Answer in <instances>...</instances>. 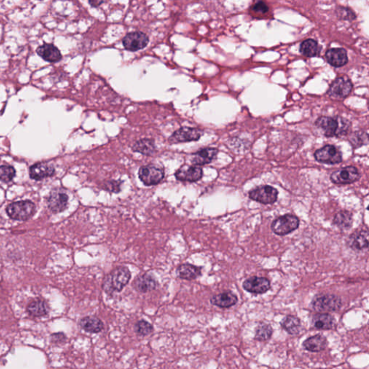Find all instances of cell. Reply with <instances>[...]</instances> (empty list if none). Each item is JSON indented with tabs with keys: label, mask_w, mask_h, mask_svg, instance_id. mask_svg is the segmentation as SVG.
<instances>
[{
	"label": "cell",
	"mask_w": 369,
	"mask_h": 369,
	"mask_svg": "<svg viewBox=\"0 0 369 369\" xmlns=\"http://www.w3.org/2000/svg\"><path fill=\"white\" fill-rule=\"evenodd\" d=\"M316 126L322 131L324 135L327 137H339L347 134L351 124L346 119L340 117L334 118L323 116L317 119Z\"/></svg>",
	"instance_id": "obj_1"
},
{
	"label": "cell",
	"mask_w": 369,
	"mask_h": 369,
	"mask_svg": "<svg viewBox=\"0 0 369 369\" xmlns=\"http://www.w3.org/2000/svg\"><path fill=\"white\" fill-rule=\"evenodd\" d=\"M130 270L126 267H119L107 275L103 283V289L108 294L116 291L120 292L130 281Z\"/></svg>",
	"instance_id": "obj_2"
},
{
	"label": "cell",
	"mask_w": 369,
	"mask_h": 369,
	"mask_svg": "<svg viewBox=\"0 0 369 369\" xmlns=\"http://www.w3.org/2000/svg\"><path fill=\"white\" fill-rule=\"evenodd\" d=\"M299 223V219L296 216L286 214L275 219L272 222L271 229L277 235H286L297 229Z\"/></svg>",
	"instance_id": "obj_3"
},
{
	"label": "cell",
	"mask_w": 369,
	"mask_h": 369,
	"mask_svg": "<svg viewBox=\"0 0 369 369\" xmlns=\"http://www.w3.org/2000/svg\"><path fill=\"white\" fill-rule=\"evenodd\" d=\"M35 212V205L30 201H18L11 203L7 208L10 218L15 220H27Z\"/></svg>",
	"instance_id": "obj_4"
},
{
	"label": "cell",
	"mask_w": 369,
	"mask_h": 369,
	"mask_svg": "<svg viewBox=\"0 0 369 369\" xmlns=\"http://www.w3.org/2000/svg\"><path fill=\"white\" fill-rule=\"evenodd\" d=\"M139 177L141 182L145 186H156L163 180L165 171L162 167L157 165H145L139 169Z\"/></svg>",
	"instance_id": "obj_5"
},
{
	"label": "cell",
	"mask_w": 369,
	"mask_h": 369,
	"mask_svg": "<svg viewBox=\"0 0 369 369\" xmlns=\"http://www.w3.org/2000/svg\"><path fill=\"white\" fill-rule=\"evenodd\" d=\"M341 299L333 294L320 295L312 301V308L318 312L337 311L341 308Z\"/></svg>",
	"instance_id": "obj_6"
},
{
	"label": "cell",
	"mask_w": 369,
	"mask_h": 369,
	"mask_svg": "<svg viewBox=\"0 0 369 369\" xmlns=\"http://www.w3.org/2000/svg\"><path fill=\"white\" fill-rule=\"evenodd\" d=\"M278 196L279 191L270 186H260L249 193L251 199L265 205L276 202Z\"/></svg>",
	"instance_id": "obj_7"
},
{
	"label": "cell",
	"mask_w": 369,
	"mask_h": 369,
	"mask_svg": "<svg viewBox=\"0 0 369 369\" xmlns=\"http://www.w3.org/2000/svg\"><path fill=\"white\" fill-rule=\"evenodd\" d=\"M315 158L320 163L335 165L343 161L342 153L337 147L332 145H326L317 150Z\"/></svg>",
	"instance_id": "obj_8"
},
{
	"label": "cell",
	"mask_w": 369,
	"mask_h": 369,
	"mask_svg": "<svg viewBox=\"0 0 369 369\" xmlns=\"http://www.w3.org/2000/svg\"><path fill=\"white\" fill-rule=\"evenodd\" d=\"M353 88L351 81L346 76L337 77L331 84L327 94L335 99H344L349 96Z\"/></svg>",
	"instance_id": "obj_9"
},
{
	"label": "cell",
	"mask_w": 369,
	"mask_h": 369,
	"mask_svg": "<svg viewBox=\"0 0 369 369\" xmlns=\"http://www.w3.org/2000/svg\"><path fill=\"white\" fill-rule=\"evenodd\" d=\"M149 37L144 33L136 31L128 34L124 38L122 43L127 51L134 52L144 49L149 44Z\"/></svg>",
	"instance_id": "obj_10"
},
{
	"label": "cell",
	"mask_w": 369,
	"mask_h": 369,
	"mask_svg": "<svg viewBox=\"0 0 369 369\" xmlns=\"http://www.w3.org/2000/svg\"><path fill=\"white\" fill-rule=\"evenodd\" d=\"M360 175L356 167L348 166L332 172L330 180L334 184H351L359 180Z\"/></svg>",
	"instance_id": "obj_11"
},
{
	"label": "cell",
	"mask_w": 369,
	"mask_h": 369,
	"mask_svg": "<svg viewBox=\"0 0 369 369\" xmlns=\"http://www.w3.org/2000/svg\"><path fill=\"white\" fill-rule=\"evenodd\" d=\"M203 132L196 128L182 127L175 131L169 138L170 144L189 142V141L199 140L203 135Z\"/></svg>",
	"instance_id": "obj_12"
},
{
	"label": "cell",
	"mask_w": 369,
	"mask_h": 369,
	"mask_svg": "<svg viewBox=\"0 0 369 369\" xmlns=\"http://www.w3.org/2000/svg\"><path fill=\"white\" fill-rule=\"evenodd\" d=\"M203 170L196 165H183L175 173V178L182 182H195L201 180L203 177Z\"/></svg>",
	"instance_id": "obj_13"
},
{
	"label": "cell",
	"mask_w": 369,
	"mask_h": 369,
	"mask_svg": "<svg viewBox=\"0 0 369 369\" xmlns=\"http://www.w3.org/2000/svg\"><path fill=\"white\" fill-rule=\"evenodd\" d=\"M68 195L62 189H53L48 199L49 209L54 213L62 212L66 209L68 205Z\"/></svg>",
	"instance_id": "obj_14"
},
{
	"label": "cell",
	"mask_w": 369,
	"mask_h": 369,
	"mask_svg": "<svg viewBox=\"0 0 369 369\" xmlns=\"http://www.w3.org/2000/svg\"><path fill=\"white\" fill-rule=\"evenodd\" d=\"M244 290L255 294H262L270 289V282L266 278L253 276L246 279L242 284Z\"/></svg>",
	"instance_id": "obj_15"
},
{
	"label": "cell",
	"mask_w": 369,
	"mask_h": 369,
	"mask_svg": "<svg viewBox=\"0 0 369 369\" xmlns=\"http://www.w3.org/2000/svg\"><path fill=\"white\" fill-rule=\"evenodd\" d=\"M133 287L136 291L140 293H147L155 290L158 286V283L153 275L150 274H143L135 278L132 283Z\"/></svg>",
	"instance_id": "obj_16"
},
{
	"label": "cell",
	"mask_w": 369,
	"mask_h": 369,
	"mask_svg": "<svg viewBox=\"0 0 369 369\" xmlns=\"http://www.w3.org/2000/svg\"><path fill=\"white\" fill-rule=\"evenodd\" d=\"M348 247L355 251H361L368 248V229H362L355 232L348 238Z\"/></svg>",
	"instance_id": "obj_17"
},
{
	"label": "cell",
	"mask_w": 369,
	"mask_h": 369,
	"mask_svg": "<svg viewBox=\"0 0 369 369\" xmlns=\"http://www.w3.org/2000/svg\"><path fill=\"white\" fill-rule=\"evenodd\" d=\"M218 152V149L215 148H205L199 150L192 155L191 163L196 166L211 163L217 158Z\"/></svg>",
	"instance_id": "obj_18"
},
{
	"label": "cell",
	"mask_w": 369,
	"mask_h": 369,
	"mask_svg": "<svg viewBox=\"0 0 369 369\" xmlns=\"http://www.w3.org/2000/svg\"><path fill=\"white\" fill-rule=\"evenodd\" d=\"M325 56L327 62L334 67L345 66L348 62L347 51L342 48L328 50Z\"/></svg>",
	"instance_id": "obj_19"
},
{
	"label": "cell",
	"mask_w": 369,
	"mask_h": 369,
	"mask_svg": "<svg viewBox=\"0 0 369 369\" xmlns=\"http://www.w3.org/2000/svg\"><path fill=\"white\" fill-rule=\"evenodd\" d=\"M238 299L237 296L231 291L221 293L212 296L211 303L214 306L220 308H229L234 306L237 303Z\"/></svg>",
	"instance_id": "obj_20"
},
{
	"label": "cell",
	"mask_w": 369,
	"mask_h": 369,
	"mask_svg": "<svg viewBox=\"0 0 369 369\" xmlns=\"http://www.w3.org/2000/svg\"><path fill=\"white\" fill-rule=\"evenodd\" d=\"M202 268L186 263L180 265L176 270L177 276L184 280L191 281L197 279L201 275Z\"/></svg>",
	"instance_id": "obj_21"
},
{
	"label": "cell",
	"mask_w": 369,
	"mask_h": 369,
	"mask_svg": "<svg viewBox=\"0 0 369 369\" xmlns=\"http://www.w3.org/2000/svg\"><path fill=\"white\" fill-rule=\"evenodd\" d=\"M38 54L46 62H57L62 58V53L54 45L46 44L38 48Z\"/></svg>",
	"instance_id": "obj_22"
},
{
	"label": "cell",
	"mask_w": 369,
	"mask_h": 369,
	"mask_svg": "<svg viewBox=\"0 0 369 369\" xmlns=\"http://www.w3.org/2000/svg\"><path fill=\"white\" fill-rule=\"evenodd\" d=\"M55 172L54 167L47 163H37L30 168V176L34 180H42L51 177Z\"/></svg>",
	"instance_id": "obj_23"
},
{
	"label": "cell",
	"mask_w": 369,
	"mask_h": 369,
	"mask_svg": "<svg viewBox=\"0 0 369 369\" xmlns=\"http://www.w3.org/2000/svg\"><path fill=\"white\" fill-rule=\"evenodd\" d=\"M314 327L318 330H333L336 327L335 320L328 314H317L312 319Z\"/></svg>",
	"instance_id": "obj_24"
},
{
	"label": "cell",
	"mask_w": 369,
	"mask_h": 369,
	"mask_svg": "<svg viewBox=\"0 0 369 369\" xmlns=\"http://www.w3.org/2000/svg\"><path fill=\"white\" fill-rule=\"evenodd\" d=\"M132 150L148 157L153 156L157 151L154 140L149 139H143L136 141L132 146Z\"/></svg>",
	"instance_id": "obj_25"
},
{
	"label": "cell",
	"mask_w": 369,
	"mask_h": 369,
	"mask_svg": "<svg viewBox=\"0 0 369 369\" xmlns=\"http://www.w3.org/2000/svg\"><path fill=\"white\" fill-rule=\"evenodd\" d=\"M79 325L84 331L90 333H98L104 328L103 322L96 317H84L81 320Z\"/></svg>",
	"instance_id": "obj_26"
},
{
	"label": "cell",
	"mask_w": 369,
	"mask_h": 369,
	"mask_svg": "<svg viewBox=\"0 0 369 369\" xmlns=\"http://www.w3.org/2000/svg\"><path fill=\"white\" fill-rule=\"evenodd\" d=\"M327 346V341L324 336L317 335L310 337L303 343L305 349L311 352H320L325 350Z\"/></svg>",
	"instance_id": "obj_27"
},
{
	"label": "cell",
	"mask_w": 369,
	"mask_h": 369,
	"mask_svg": "<svg viewBox=\"0 0 369 369\" xmlns=\"http://www.w3.org/2000/svg\"><path fill=\"white\" fill-rule=\"evenodd\" d=\"M321 47L315 40L308 39L303 41L300 46V51L308 57H315L320 53Z\"/></svg>",
	"instance_id": "obj_28"
},
{
	"label": "cell",
	"mask_w": 369,
	"mask_h": 369,
	"mask_svg": "<svg viewBox=\"0 0 369 369\" xmlns=\"http://www.w3.org/2000/svg\"><path fill=\"white\" fill-rule=\"evenodd\" d=\"M282 327L291 334H298L302 330L299 318L294 316H287L282 322Z\"/></svg>",
	"instance_id": "obj_29"
},
{
	"label": "cell",
	"mask_w": 369,
	"mask_h": 369,
	"mask_svg": "<svg viewBox=\"0 0 369 369\" xmlns=\"http://www.w3.org/2000/svg\"><path fill=\"white\" fill-rule=\"evenodd\" d=\"M333 224L340 229H349L353 224V215L350 211H340L334 216Z\"/></svg>",
	"instance_id": "obj_30"
},
{
	"label": "cell",
	"mask_w": 369,
	"mask_h": 369,
	"mask_svg": "<svg viewBox=\"0 0 369 369\" xmlns=\"http://www.w3.org/2000/svg\"><path fill=\"white\" fill-rule=\"evenodd\" d=\"M49 311L47 304L42 300H36L32 301L27 306V312L34 317H42L46 315Z\"/></svg>",
	"instance_id": "obj_31"
},
{
	"label": "cell",
	"mask_w": 369,
	"mask_h": 369,
	"mask_svg": "<svg viewBox=\"0 0 369 369\" xmlns=\"http://www.w3.org/2000/svg\"><path fill=\"white\" fill-rule=\"evenodd\" d=\"M272 327L268 324L261 323L256 328L255 339L260 341H267L271 337Z\"/></svg>",
	"instance_id": "obj_32"
},
{
	"label": "cell",
	"mask_w": 369,
	"mask_h": 369,
	"mask_svg": "<svg viewBox=\"0 0 369 369\" xmlns=\"http://www.w3.org/2000/svg\"><path fill=\"white\" fill-rule=\"evenodd\" d=\"M349 141L353 147H360V146L368 144V134L362 132L353 133L350 136Z\"/></svg>",
	"instance_id": "obj_33"
},
{
	"label": "cell",
	"mask_w": 369,
	"mask_h": 369,
	"mask_svg": "<svg viewBox=\"0 0 369 369\" xmlns=\"http://www.w3.org/2000/svg\"><path fill=\"white\" fill-rule=\"evenodd\" d=\"M135 332L139 335L146 336L149 335L153 332V326L146 322L145 320H139L135 324L134 326Z\"/></svg>",
	"instance_id": "obj_34"
},
{
	"label": "cell",
	"mask_w": 369,
	"mask_h": 369,
	"mask_svg": "<svg viewBox=\"0 0 369 369\" xmlns=\"http://www.w3.org/2000/svg\"><path fill=\"white\" fill-rule=\"evenodd\" d=\"M15 176V170L9 165L0 166V180L4 182H10Z\"/></svg>",
	"instance_id": "obj_35"
},
{
	"label": "cell",
	"mask_w": 369,
	"mask_h": 369,
	"mask_svg": "<svg viewBox=\"0 0 369 369\" xmlns=\"http://www.w3.org/2000/svg\"><path fill=\"white\" fill-rule=\"evenodd\" d=\"M122 181L118 180H108L103 182L102 184V189L114 194H118L121 188Z\"/></svg>",
	"instance_id": "obj_36"
},
{
	"label": "cell",
	"mask_w": 369,
	"mask_h": 369,
	"mask_svg": "<svg viewBox=\"0 0 369 369\" xmlns=\"http://www.w3.org/2000/svg\"><path fill=\"white\" fill-rule=\"evenodd\" d=\"M336 13H337V16L341 20H350V21H351V20H355L356 18L355 13L348 8L339 7V8H337V10H336Z\"/></svg>",
	"instance_id": "obj_37"
},
{
	"label": "cell",
	"mask_w": 369,
	"mask_h": 369,
	"mask_svg": "<svg viewBox=\"0 0 369 369\" xmlns=\"http://www.w3.org/2000/svg\"><path fill=\"white\" fill-rule=\"evenodd\" d=\"M253 10H254L255 13L264 14L268 11L269 8L268 5L263 2H258L256 4L253 5Z\"/></svg>",
	"instance_id": "obj_38"
},
{
	"label": "cell",
	"mask_w": 369,
	"mask_h": 369,
	"mask_svg": "<svg viewBox=\"0 0 369 369\" xmlns=\"http://www.w3.org/2000/svg\"><path fill=\"white\" fill-rule=\"evenodd\" d=\"M65 340V334L58 333L54 334L53 335V341H56V342H60V341H63Z\"/></svg>",
	"instance_id": "obj_39"
},
{
	"label": "cell",
	"mask_w": 369,
	"mask_h": 369,
	"mask_svg": "<svg viewBox=\"0 0 369 369\" xmlns=\"http://www.w3.org/2000/svg\"><path fill=\"white\" fill-rule=\"evenodd\" d=\"M105 3L104 1H98V0H94V1H89V4L93 7V8H98L101 6L102 4Z\"/></svg>",
	"instance_id": "obj_40"
}]
</instances>
